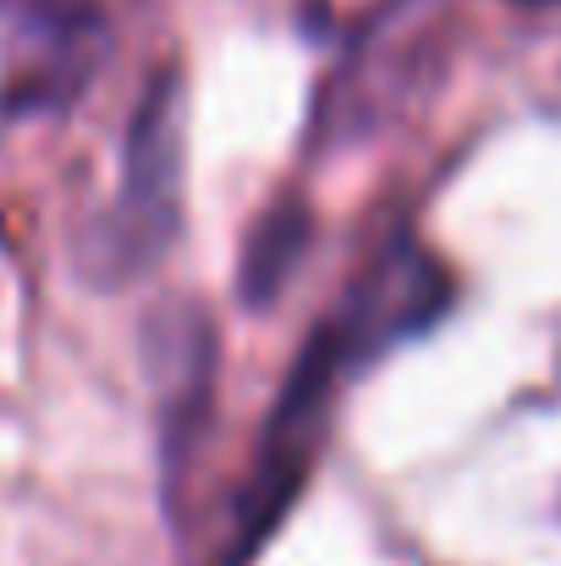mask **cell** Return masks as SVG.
I'll use <instances>...</instances> for the list:
<instances>
[{
  "label": "cell",
  "instance_id": "obj_1",
  "mask_svg": "<svg viewBox=\"0 0 561 566\" xmlns=\"http://www.w3.org/2000/svg\"><path fill=\"white\" fill-rule=\"evenodd\" d=\"M446 303H451V275L440 270V259L429 248H418L407 231H396L374 248L370 264L342 292V303L314 325L303 358L287 375V390L270 407L259 457L248 462V484L231 506L226 566H242L287 517L292 495L303 490V479L325 446L336 390H347L396 342L429 331L446 314Z\"/></svg>",
  "mask_w": 561,
  "mask_h": 566
},
{
  "label": "cell",
  "instance_id": "obj_2",
  "mask_svg": "<svg viewBox=\"0 0 561 566\" xmlns=\"http://www.w3.org/2000/svg\"><path fill=\"white\" fill-rule=\"evenodd\" d=\"M105 44L100 0H17L0 61V116L66 111L105 61Z\"/></svg>",
  "mask_w": 561,
  "mask_h": 566
},
{
  "label": "cell",
  "instance_id": "obj_3",
  "mask_svg": "<svg viewBox=\"0 0 561 566\" xmlns=\"http://www.w3.org/2000/svg\"><path fill=\"white\" fill-rule=\"evenodd\" d=\"M172 231H177V111H172V88H155L127 144V177L100 231V259L133 275L160 259Z\"/></svg>",
  "mask_w": 561,
  "mask_h": 566
}]
</instances>
